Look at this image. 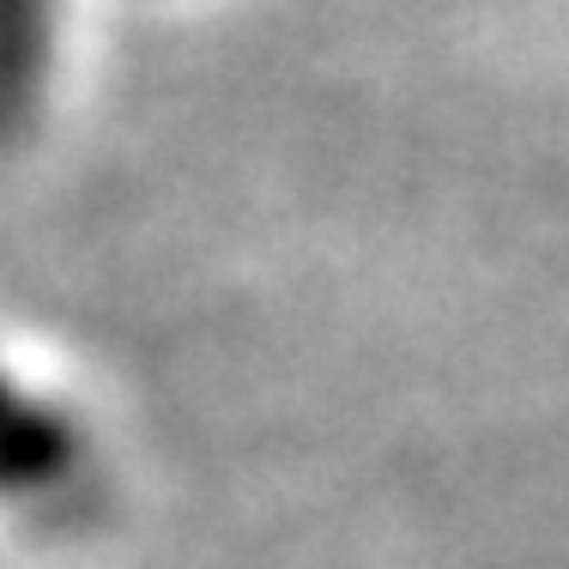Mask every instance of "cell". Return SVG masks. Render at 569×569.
<instances>
[{"instance_id": "6da1fadb", "label": "cell", "mask_w": 569, "mask_h": 569, "mask_svg": "<svg viewBox=\"0 0 569 569\" xmlns=\"http://www.w3.org/2000/svg\"><path fill=\"white\" fill-rule=\"evenodd\" d=\"M103 491V442L67 388L0 358V521L61 527Z\"/></svg>"}]
</instances>
